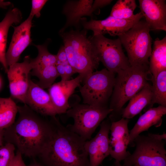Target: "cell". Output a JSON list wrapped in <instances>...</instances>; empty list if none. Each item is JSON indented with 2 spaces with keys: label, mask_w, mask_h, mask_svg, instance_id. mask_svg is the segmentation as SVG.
<instances>
[{
  "label": "cell",
  "mask_w": 166,
  "mask_h": 166,
  "mask_svg": "<svg viewBox=\"0 0 166 166\" xmlns=\"http://www.w3.org/2000/svg\"><path fill=\"white\" fill-rule=\"evenodd\" d=\"M1 85H2V82H1V79L0 78V89L1 88Z\"/></svg>",
  "instance_id": "39"
},
{
  "label": "cell",
  "mask_w": 166,
  "mask_h": 166,
  "mask_svg": "<svg viewBox=\"0 0 166 166\" xmlns=\"http://www.w3.org/2000/svg\"><path fill=\"white\" fill-rule=\"evenodd\" d=\"M111 122L109 119L104 120L100 124L96 135L86 143L89 166H99L110 155L109 134Z\"/></svg>",
  "instance_id": "12"
},
{
  "label": "cell",
  "mask_w": 166,
  "mask_h": 166,
  "mask_svg": "<svg viewBox=\"0 0 166 166\" xmlns=\"http://www.w3.org/2000/svg\"><path fill=\"white\" fill-rule=\"evenodd\" d=\"M33 17L29 15L24 22L14 27V33L6 55L8 67L17 62L21 54L31 43V29Z\"/></svg>",
  "instance_id": "14"
},
{
  "label": "cell",
  "mask_w": 166,
  "mask_h": 166,
  "mask_svg": "<svg viewBox=\"0 0 166 166\" xmlns=\"http://www.w3.org/2000/svg\"><path fill=\"white\" fill-rule=\"evenodd\" d=\"M115 74L104 68L93 72L79 87L83 104L93 106L109 107L115 83Z\"/></svg>",
  "instance_id": "6"
},
{
  "label": "cell",
  "mask_w": 166,
  "mask_h": 166,
  "mask_svg": "<svg viewBox=\"0 0 166 166\" xmlns=\"http://www.w3.org/2000/svg\"><path fill=\"white\" fill-rule=\"evenodd\" d=\"M89 38L94 46L100 61L108 70L117 73L130 66L119 38L111 39L102 35Z\"/></svg>",
  "instance_id": "9"
},
{
  "label": "cell",
  "mask_w": 166,
  "mask_h": 166,
  "mask_svg": "<svg viewBox=\"0 0 166 166\" xmlns=\"http://www.w3.org/2000/svg\"><path fill=\"white\" fill-rule=\"evenodd\" d=\"M87 33L85 30L60 32L68 63L82 77V82L98 68L100 62Z\"/></svg>",
  "instance_id": "3"
},
{
  "label": "cell",
  "mask_w": 166,
  "mask_h": 166,
  "mask_svg": "<svg viewBox=\"0 0 166 166\" xmlns=\"http://www.w3.org/2000/svg\"><path fill=\"white\" fill-rule=\"evenodd\" d=\"M11 4V2H9L5 1L3 0H0V8H1L6 9Z\"/></svg>",
  "instance_id": "35"
},
{
  "label": "cell",
  "mask_w": 166,
  "mask_h": 166,
  "mask_svg": "<svg viewBox=\"0 0 166 166\" xmlns=\"http://www.w3.org/2000/svg\"><path fill=\"white\" fill-rule=\"evenodd\" d=\"M82 81L78 75L73 79L53 83L49 88V93L57 114L65 113L70 108L69 99Z\"/></svg>",
  "instance_id": "15"
},
{
  "label": "cell",
  "mask_w": 166,
  "mask_h": 166,
  "mask_svg": "<svg viewBox=\"0 0 166 166\" xmlns=\"http://www.w3.org/2000/svg\"><path fill=\"white\" fill-rule=\"evenodd\" d=\"M48 1L46 0H32V8L30 15L37 18L41 16V11Z\"/></svg>",
  "instance_id": "29"
},
{
  "label": "cell",
  "mask_w": 166,
  "mask_h": 166,
  "mask_svg": "<svg viewBox=\"0 0 166 166\" xmlns=\"http://www.w3.org/2000/svg\"><path fill=\"white\" fill-rule=\"evenodd\" d=\"M166 114V107L159 105L147 110L139 118L129 132V144L133 143L134 139L142 132L148 131L152 126H160L162 117Z\"/></svg>",
  "instance_id": "18"
},
{
  "label": "cell",
  "mask_w": 166,
  "mask_h": 166,
  "mask_svg": "<svg viewBox=\"0 0 166 166\" xmlns=\"http://www.w3.org/2000/svg\"><path fill=\"white\" fill-rule=\"evenodd\" d=\"M15 149L14 146L9 143L0 147V166H10L15 156Z\"/></svg>",
  "instance_id": "28"
},
{
  "label": "cell",
  "mask_w": 166,
  "mask_h": 166,
  "mask_svg": "<svg viewBox=\"0 0 166 166\" xmlns=\"http://www.w3.org/2000/svg\"><path fill=\"white\" fill-rule=\"evenodd\" d=\"M135 0H118L113 6L110 16L121 19L133 18V12L136 7Z\"/></svg>",
  "instance_id": "25"
},
{
  "label": "cell",
  "mask_w": 166,
  "mask_h": 166,
  "mask_svg": "<svg viewBox=\"0 0 166 166\" xmlns=\"http://www.w3.org/2000/svg\"><path fill=\"white\" fill-rule=\"evenodd\" d=\"M24 104L43 115L53 117L57 114L49 93L31 79Z\"/></svg>",
  "instance_id": "17"
},
{
  "label": "cell",
  "mask_w": 166,
  "mask_h": 166,
  "mask_svg": "<svg viewBox=\"0 0 166 166\" xmlns=\"http://www.w3.org/2000/svg\"><path fill=\"white\" fill-rule=\"evenodd\" d=\"M152 99L151 85L147 83L129 100L127 106L122 109V117L128 119L133 118L148 105H150Z\"/></svg>",
  "instance_id": "21"
},
{
  "label": "cell",
  "mask_w": 166,
  "mask_h": 166,
  "mask_svg": "<svg viewBox=\"0 0 166 166\" xmlns=\"http://www.w3.org/2000/svg\"><path fill=\"white\" fill-rule=\"evenodd\" d=\"M50 136L38 156L45 166H89L86 140L55 116Z\"/></svg>",
  "instance_id": "2"
},
{
  "label": "cell",
  "mask_w": 166,
  "mask_h": 166,
  "mask_svg": "<svg viewBox=\"0 0 166 166\" xmlns=\"http://www.w3.org/2000/svg\"><path fill=\"white\" fill-rule=\"evenodd\" d=\"M143 18L140 12L135 14L133 18L128 19H119L109 16L103 20L92 19L87 22L85 19L81 18L80 21L85 29L93 31V36L108 34L111 36H118L129 30Z\"/></svg>",
  "instance_id": "11"
},
{
  "label": "cell",
  "mask_w": 166,
  "mask_h": 166,
  "mask_svg": "<svg viewBox=\"0 0 166 166\" xmlns=\"http://www.w3.org/2000/svg\"><path fill=\"white\" fill-rule=\"evenodd\" d=\"M140 12L150 30L166 31V3L165 0H139Z\"/></svg>",
  "instance_id": "16"
},
{
  "label": "cell",
  "mask_w": 166,
  "mask_h": 166,
  "mask_svg": "<svg viewBox=\"0 0 166 166\" xmlns=\"http://www.w3.org/2000/svg\"><path fill=\"white\" fill-rule=\"evenodd\" d=\"M27 166H42V165L37 163H34L30 164Z\"/></svg>",
  "instance_id": "38"
},
{
  "label": "cell",
  "mask_w": 166,
  "mask_h": 166,
  "mask_svg": "<svg viewBox=\"0 0 166 166\" xmlns=\"http://www.w3.org/2000/svg\"><path fill=\"white\" fill-rule=\"evenodd\" d=\"M18 106L11 97H0V128L5 129L15 122Z\"/></svg>",
  "instance_id": "24"
},
{
  "label": "cell",
  "mask_w": 166,
  "mask_h": 166,
  "mask_svg": "<svg viewBox=\"0 0 166 166\" xmlns=\"http://www.w3.org/2000/svg\"><path fill=\"white\" fill-rule=\"evenodd\" d=\"M32 70L30 72L31 74L39 79V81L37 84L44 89H49L59 76L55 65L47 66Z\"/></svg>",
  "instance_id": "26"
},
{
  "label": "cell",
  "mask_w": 166,
  "mask_h": 166,
  "mask_svg": "<svg viewBox=\"0 0 166 166\" xmlns=\"http://www.w3.org/2000/svg\"><path fill=\"white\" fill-rule=\"evenodd\" d=\"M64 65L65 70V81L70 80V77L76 73L73 67L68 62Z\"/></svg>",
  "instance_id": "32"
},
{
  "label": "cell",
  "mask_w": 166,
  "mask_h": 166,
  "mask_svg": "<svg viewBox=\"0 0 166 166\" xmlns=\"http://www.w3.org/2000/svg\"><path fill=\"white\" fill-rule=\"evenodd\" d=\"M22 155L17 150L14 158L10 166H26L22 158Z\"/></svg>",
  "instance_id": "31"
},
{
  "label": "cell",
  "mask_w": 166,
  "mask_h": 166,
  "mask_svg": "<svg viewBox=\"0 0 166 166\" xmlns=\"http://www.w3.org/2000/svg\"><path fill=\"white\" fill-rule=\"evenodd\" d=\"M38 49V54L34 59H31L32 70L40 69L45 67L56 65L57 62L56 55L49 53L45 45H35Z\"/></svg>",
  "instance_id": "27"
},
{
  "label": "cell",
  "mask_w": 166,
  "mask_h": 166,
  "mask_svg": "<svg viewBox=\"0 0 166 166\" xmlns=\"http://www.w3.org/2000/svg\"><path fill=\"white\" fill-rule=\"evenodd\" d=\"M151 80L152 99L148 109L156 103L166 107V69L152 75Z\"/></svg>",
  "instance_id": "23"
},
{
  "label": "cell",
  "mask_w": 166,
  "mask_h": 166,
  "mask_svg": "<svg viewBox=\"0 0 166 166\" xmlns=\"http://www.w3.org/2000/svg\"><path fill=\"white\" fill-rule=\"evenodd\" d=\"M55 66L58 74L61 78V81H65V74L64 65L57 62Z\"/></svg>",
  "instance_id": "33"
},
{
  "label": "cell",
  "mask_w": 166,
  "mask_h": 166,
  "mask_svg": "<svg viewBox=\"0 0 166 166\" xmlns=\"http://www.w3.org/2000/svg\"><path fill=\"white\" fill-rule=\"evenodd\" d=\"M109 108L110 121H118L122 107L148 83L149 66H130L117 73Z\"/></svg>",
  "instance_id": "4"
},
{
  "label": "cell",
  "mask_w": 166,
  "mask_h": 166,
  "mask_svg": "<svg viewBox=\"0 0 166 166\" xmlns=\"http://www.w3.org/2000/svg\"><path fill=\"white\" fill-rule=\"evenodd\" d=\"M150 31L146 21L140 20L129 30L118 36L127 52L130 66H149L152 49Z\"/></svg>",
  "instance_id": "5"
},
{
  "label": "cell",
  "mask_w": 166,
  "mask_h": 166,
  "mask_svg": "<svg viewBox=\"0 0 166 166\" xmlns=\"http://www.w3.org/2000/svg\"><path fill=\"white\" fill-rule=\"evenodd\" d=\"M166 141L139 135L134 140L136 148L124 160L125 166H166Z\"/></svg>",
  "instance_id": "8"
},
{
  "label": "cell",
  "mask_w": 166,
  "mask_h": 166,
  "mask_svg": "<svg viewBox=\"0 0 166 166\" xmlns=\"http://www.w3.org/2000/svg\"><path fill=\"white\" fill-rule=\"evenodd\" d=\"M111 166H125L123 164L122 165L120 163V162L115 160L114 163Z\"/></svg>",
  "instance_id": "37"
},
{
  "label": "cell",
  "mask_w": 166,
  "mask_h": 166,
  "mask_svg": "<svg viewBox=\"0 0 166 166\" xmlns=\"http://www.w3.org/2000/svg\"><path fill=\"white\" fill-rule=\"evenodd\" d=\"M149 136L156 140H166V134L164 132L162 134H158L148 133V135Z\"/></svg>",
  "instance_id": "34"
},
{
  "label": "cell",
  "mask_w": 166,
  "mask_h": 166,
  "mask_svg": "<svg viewBox=\"0 0 166 166\" xmlns=\"http://www.w3.org/2000/svg\"><path fill=\"white\" fill-rule=\"evenodd\" d=\"M56 55L57 62L65 64L68 62L66 54L63 46L59 49Z\"/></svg>",
  "instance_id": "30"
},
{
  "label": "cell",
  "mask_w": 166,
  "mask_h": 166,
  "mask_svg": "<svg viewBox=\"0 0 166 166\" xmlns=\"http://www.w3.org/2000/svg\"><path fill=\"white\" fill-rule=\"evenodd\" d=\"M112 111L109 107L75 103L65 113L74 121L73 124L67 127L85 140H89L97 128Z\"/></svg>",
  "instance_id": "7"
},
{
  "label": "cell",
  "mask_w": 166,
  "mask_h": 166,
  "mask_svg": "<svg viewBox=\"0 0 166 166\" xmlns=\"http://www.w3.org/2000/svg\"><path fill=\"white\" fill-rule=\"evenodd\" d=\"M128 119L122 118L111 122L109 138L110 155L115 160H124L130 154L127 151L129 144V132L128 127Z\"/></svg>",
  "instance_id": "13"
},
{
  "label": "cell",
  "mask_w": 166,
  "mask_h": 166,
  "mask_svg": "<svg viewBox=\"0 0 166 166\" xmlns=\"http://www.w3.org/2000/svg\"><path fill=\"white\" fill-rule=\"evenodd\" d=\"M18 117L4 129V140L16 147L22 155L38 156L52 132L53 121L45 119L27 105L18 106Z\"/></svg>",
  "instance_id": "1"
},
{
  "label": "cell",
  "mask_w": 166,
  "mask_h": 166,
  "mask_svg": "<svg viewBox=\"0 0 166 166\" xmlns=\"http://www.w3.org/2000/svg\"><path fill=\"white\" fill-rule=\"evenodd\" d=\"M4 129L0 128V147L3 145L4 140Z\"/></svg>",
  "instance_id": "36"
},
{
  "label": "cell",
  "mask_w": 166,
  "mask_h": 166,
  "mask_svg": "<svg viewBox=\"0 0 166 166\" xmlns=\"http://www.w3.org/2000/svg\"><path fill=\"white\" fill-rule=\"evenodd\" d=\"M149 71L152 75L166 69V36L160 40L157 38L154 42L149 57Z\"/></svg>",
  "instance_id": "22"
},
{
  "label": "cell",
  "mask_w": 166,
  "mask_h": 166,
  "mask_svg": "<svg viewBox=\"0 0 166 166\" xmlns=\"http://www.w3.org/2000/svg\"><path fill=\"white\" fill-rule=\"evenodd\" d=\"M31 58L26 56L21 63L9 67L7 73L11 96L24 104L30 84V74L33 69Z\"/></svg>",
  "instance_id": "10"
},
{
  "label": "cell",
  "mask_w": 166,
  "mask_h": 166,
  "mask_svg": "<svg viewBox=\"0 0 166 166\" xmlns=\"http://www.w3.org/2000/svg\"><path fill=\"white\" fill-rule=\"evenodd\" d=\"M93 0L69 1L64 7L63 12L67 18L66 22L60 32H64L68 27L77 25L81 17L90 16L95 11L93 8Z\"/></svg>",
  "instance_id": "19"
},
{
  "label": "cell",
  "mask_w": 166,
  "mask_h": 166,
  "mask_svg": "<svg viewBox=\"0 0 166 166\" xmlns=\"http://www.w3.org/2000/svg\"><path fill=\"white\" fill-rule=\"evenodd\" d=\"M22 18L21 11L18 8H15L10 10L0 22V63L6 73L9 69L6 57L9 30L12 25L20 23Z\"/></svg>",
  "instance_id": "20"
}]
</instances>
